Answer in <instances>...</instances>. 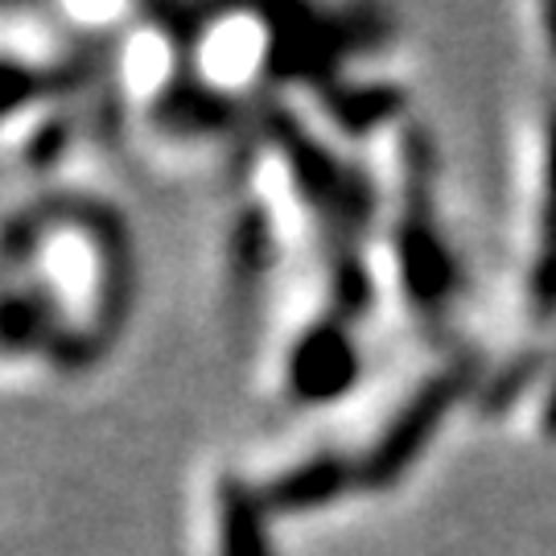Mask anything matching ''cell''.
<instances>
[{"mask_svg": "<svg viewBox=\"0 0 556 556\" xmlns=\"http://www.w3.org/2000/svg\"><path fill=\"white\" fill-rule=\"evenodd\" d=\"M404 161H408V181H404L408 202L396 223L400 280L420 314L438 318L457 293V260L433 219V144L420 128L404 140Z\"/></svg>", "mask_w": 556, "mask_h": 556, "instance_id": "1", "label": "cell"}, {"mask_svg": "<svg viewBox=\"0 0 556 556\" xmlns=\"http://www.w3.org/2000/svg\"><path fill=\"white\" fill-rule=\"evenodd\" d=\"M351 486H358V466L346 462L338 454H318L309 462H298L289 466L285 475H277L264 491V503L268 511H280V516H301V511H318V507H330L346 495Z\"/></svg>", "mask_w": 556, "mask_h": 556, "instance_id": "4", "label": "cell"}, {"mask_svg": "<svg viewBox=\"0 0 556 556\" xmlns=\"http://www.w3.org/2000/svg\"><path fill=\"white\" fill-rule=\"evenodd\" d=\"M478 371H482V358L462 355L454 358L441 376H433L429 383H420V392L404 408H400L392 425L376 438V445L358 457V486L367 491H388L396 486L400 478L413 470V462L425 454V445L438 438L441 420L454 413V404L470 388H475Z\"/></svg>", "mask_w": 556, "mask_h": 556, "instance_id": "2", "label": "cell"}, {"mask_svg": "<svg viewBox=\"0 0 556 556\" xmlns=\"http://www.w3.org/2000/svg\"><path fill=\"white\" fill-rule=\"evenodd\" d=\"M544 433L556 441V383H553V396H548V404H544Z\"/></svg>", "mask_w": 556, "mask_h": 556, "instance_id": "11", "label": "cell"}, {"mask_svg": "<svg viewBox=\"0 0 556 556\" xmlns=\"http://www.w3.org/2000/svg\"><path fill=\"white\" fill-rule=\"evenodd\" d=\"M544 215H540V248L532 264V309L540 318L556 314V112L548 124V169H544Z\"/></svg>", "mask_w": 556, "mask_h": 556, "instance_id": "6", "label": "cell"}, {"mask_svg": "<svg viewBox=\"0 0 556 556\" xmlns=\"http://www.w3.org/2000/svg\"><path fill=\"white\" fill-rule=\"evenodd\" d=\"M544 371V351H528V355L511 358V363H503L498 367V376L482 388V396H478V408H482V417H498V413H507L511 404H516L536 376Z\"/></svg>", "mask_w": 556, "mask_h": 556, "instance_id": "9", "label": "cell"}, {"mask_svg": "<svg viewBox=\"0 0 556 556\" xmlns=\"http://www.w3.org/2000/svg\"><path fill=\"white\" fill-rule=\"evenodd\" d=\"M544 34H548V46H553V54H556V4L544 9Z\"/></svg>", "mask_w": 556, "mask_h": 556, "instance_id": "12", "label": "cell"}, {"mask_svg": "<svg viewBox=\"0 0 556 556\" xmlns=\"http://www.w3.org/2000/svg\"><path fill=\"white\" fill-rule=\"evenodd\" d=\"M41 91H46L41 71H34L29 62L4 59V54H0V119L17 116L21 108L38 100Z\"/></svg>", "mask_w": 556, "mask_h": 556, "instance_id": "10", "label": "cell"}, {"mask_svg": "<svg viewBox=\"0 0 556 556\" xmlns=\"http://www.w3.org/2000/svg\"><path fill=\"white\" fill-rule=\"evenodd\" d=\"M264 491L239 475H223L215 486V553L219 556H273Z\"/></svg>", "mask_w": 556, "mask_h": 556, "instance_id": "5", "label": "cell"}, {"mask_svg": "<svg viewBox=\"0 0 556 556\" xmlns=\"http://www.w3.org/2000/svg\"><path fill=\"white\" fill-rule=\"evenodd\" d=\"M400 108H404V91L379 87V83H371V87H330L326 91V112L346 132H371V128L396 116Z\"/></svg>", "mask_w": 556, "mask_h": 556, "instance_id": "7", "label": "cell"}, {"mask_svg": "<svg viewBox=\"0 0 556 556\" xmlns=\"http://www.w3.org/2000/svg\"><path fill=\"white\" fill-rule=\"evenodd\" d=\"M358 346L351 338V321L326 318L309 321L289 346L285 358V388L298 404H334L342 400L358 379Z\"/></svg>", "mask_w": 556, "mask_h": 556, "instance_id": "3", "label": "cell"}, {"mask_svg": "<svg viewBox=\"0 0 556 556\" xmlns=\"http://www.w3.org/2000/svg\"><path fill=\"white\" fill-rule=\"evenodd\" d=\"M371 309V273L358 260L355 248H342L330 260V314L342 321H355Z\"/></svg>", "mask_w": 556, "mask_h": 556, "instance_id": "8", "label": "cell"}]
</instances>
